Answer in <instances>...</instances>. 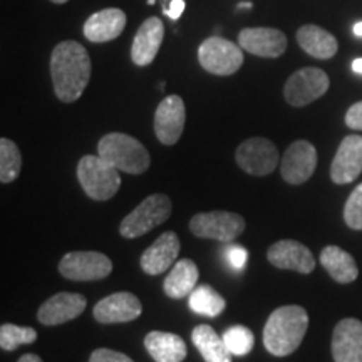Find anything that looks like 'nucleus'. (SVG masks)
Returning a JSON list of instances; mask_svg holds the SVG:
<instances>
[{
  "label": "nucleus",
  "instance_id": "nucleus-1",
  "mask_svg": "<svg viewBox=\"0 0 362 362\" xmlns=\"http://www.w3.org/2000/svg\"><path fill=\"white\" fill-rule=\"evenodd\" d=\"M51 76L62 103L78 101L90 79V57L84 45L76 40L57 44L51 56Z\"/></svg>",
  "mask_w": 362,
  "mask_h": 362
},
{
  "label": "nucleus",
  "instance_id": "nucleus-2",
  "mask_svg": "<svg viewBox=\"0 0 362 362\" xmlns=\"http://www.w3.org/2000/svg\"><path fill=\"white\" fill-rule=\"evenodd\" d=\"M309 327L304 307L284 305L272 312L264 327V346L272 356L285 357L296 352Z\"/></svg>",
  "mask_w": 362,
  "mask_h": 362
},
{
  "label": "nucleus",
  "instance_id": "nucleus-3",
  "mask_svg": "<svg viewBox=\"0 0 362 362\" xmlns=\"http://www.w3.org/2000/svg\"><path fill=\"white\" fill-rule=\"evenodd\" d=\"M98 155L129 175H141L151 165L148 149L138 139L124 133H110L103 136L98 144Z\"/></svg>",
  "mask_w": 362,
  "mask_h": 362
},
{
  "label": "nucleus",
  "instance_id": "nucleus-4",
  "mask_svg": "<svg viewBox=\"0 0 362 362\" xmlns=\"http://www.w3.org/2000/svg\"><path fill=\"white\" fill-rule=\"evenodd\" d=\"M78 180L84 193L96 202L115 197L121 187L119 170L104 161L99 155H88L78 163Z\"/></svg>",
  "mask_w": 362,
  "mask_h": 362
},
{
  "label": "nucleus",
  "instance_id": "nucleus-5",
  "mask_svg": "<svg viewBox=\"0 0 362 362\" xmlns=\"http://www.w3.org/2000/svg\"><path fill=\"white\" fill-rule=\"evenodd\" d=\"M171 215V200L166 194L156 193L139 203L131 214L123 218L119 225V233L124 238H138L146 235L153 228L165 223Z\"/></svg>",
  "mask_w": 362,
  "mask_h": 362
},
{
  "label": "nucleus",
  "instance_id": "nucleus-6",
  "mask_svg": "<svg viewBox=\"0 0 362 362\" xmlns=\"http://www.w3.org/2000/svg\"><path fill=\"white\" fill-rule=\"evenodd\" d=\"M202 67L215 76H232L243 64L242 47L223 37L203 40L198 49Z\"/></svg>",
  "mask_w": 362,
  "mask_h": 362
},
{
  "label": "nucleus",
  "instance_id": "nucleus-7",
  "mask_svg": "<svg viewBox=\"0 0 362 362\" xmlns=\"http://www.w3.org/2000/svg\"><path fill=\"white\" fill-rule=\"evenodd\" d=\"M189 230L194 237L218 240L230 243L245 230V220L242 215L232 211H206L198 214L189 220Z\"/></svg>",
  "mask_w": 362,
  "mask_h": 362
},
{
  "label": "nucleus",
  "instance_id": "nucleus-8",
  "mask_svg": "<svg viewBox=\"0 0 362 362\" xmlns=\"http://www.w3.org/2000/svg\"><path fill=\"white\" fill-rule=\"evenodd\" d=\"M329 76L319 67H304L288 78L284 88V96L293 107H302L322 98L329 89Z\"/></svg>",
  "mask_w": 362,
  "mask_h": 362
},
{
  "label": "nucleus",
  "instance_id": "nucleus-9",
  "mask_svg": "<svg viewBox=\"0 0 362 362\" xmlns=\"http://www.w3.org/2000/svg\"><path fill=\"white\" fill-rule=\"evenodd\" d=\"M59 272L67 280L90 282L106 279L112 272V262L99 252H69L61 259Z\"/></svg>",
  "mask_w": 362,
  "mask_h": 362
},
{
  "label": "nucleus",
  "instance_id": "nucleus-10",
  "mask_svg": "<svg viewBox=\"0 0 362 362\" xmlns=\"http://www.w3.org/2000/svg\"><path fill=\"white\" fill-rule=\"evenodd\" d=\"M235 160L245 173L265 176L277 168L279 149L267 138H250L237 148Z\"/></svg>",
  "mask_w": 362,
  "mask_h": 362
},
{
  "label": "nucleus",
  "instance_id": "nucleus-11",
  "mask_svg": "<svg viewBox=\"0 0 362 362\" xmlns=\"http://www.w3.org/2000/svg\"><path fill=\"white\" fill-rule=\"evenodd\" d=\"M185 121H187V111H185L183 99L176 94L163 99L155 112V134L160 143L166 146L178 143L183 134Z\"/></svg>",
  "mask_w": 362,
  "mask_h": 362
},
{
  "label": "nucleus",
  "instance_id": "nucleus-12",
  "mask_svg": "<svg viewBox=\"0 0 362 362\" xmlns=\"http://www.w3.org/2000/svg\"><path fill=\"white\" fill-rule=\"evenodd\" d=\"M317 168V151L309 141H296L287 148L280 163L282 178L291 185H302L314 175Z\"/></svg>",
  "mask_w": 362,
  "mask_h": 362
},
{
  "label": "nucleus",
  "instance_id": "nucleus-13",
  "mask_svg": "<svg viewBox=\"0 0 362 362\" xmlns=\"http://www.w3.org/2000/svg\"><path fill=\"white\" fill-rule=\"evenodd\" d=\"M143 312L141 300L131 292H116L94 305V319L101 324H123L138 319Z\"/></svg>",
  "mask_w": 362,
  "mask_h": 362
},
{
  "label": "nucleus",
  "instance_id": "nucleus-14",
  "mask_svg": "<svg viewBox=\"0 0 362 362\" xmlns=\"http://www.w3.org/2000/svg\"><path fill=\"white\" fill-rule=\"evenodd\" d=\"M238 44L243 51L259 57H280L287 49V37L282 30L270 27H248L238 34Z\"/></svg>",
  "mask_w": 362,
  "mask_h": 362
},
{
  "label": "nucleus",
  "instance_id": "nucleus-15",
  "mask_svg": "<svg viewBox=\"0 0 362 362\" xmlns=\"http://www.w3.org/2000/svg\"><path fill=\"white\" fill-rule=\"evenodd\" d=\"M362 173V136L351 134L342 139L332 166L330 178L336 185H347Z\"/></svg>",
  "mask_w": 362,
  "mask_h": 362
},
{
  "label": "nucleus",
  "instance_id": "nucleus-16",
  "mask_svg": "<svg viewBox=\"0 0 362 362\" xmlns=\"http://www.w3.org/2000/svg\"><path fill=\"white\" fill-rule=\"evenodd\" d=\"M267 259L280 270H296L310 274L315 269V259L304 243L296 240H280L267 252Z\"/></svg>",
  "mask_w": 362,
  "mask_h": 362
},
{
  "label": "nucleus",
  "instance_id": "nucleus-17",
  "mask_svg": "<svg viewBox=\"0 0 362 362\" xmlns=\"http://www.w3.org/2000/svg\"><path fill=\"white\" fill-rule=\"evenodd\" d=\"M84 296L81 293H71V292H61L52 296L51 298L44 302L37 310V319L40 324L44 325H59L74 320L79 317L86 309Z\"/></svg>",
  "mask_w": 362,
  "mask_h": 362
},
{
  "label": "nucleus",
  "instance_id": "nucleus-18",
  "mask_svg": "<svg viewBox=\"0 0 362 362\" xmlns=\"http://www.w3.org/2000/svg\"><path fill=\"white\" fill-rule=\"evenodd\" d=\"M180 238L175 232H165L143 252L139 264L148 275H160L176 264L180 255Z\"/></svg>",
  "mask_w": 362,
  "mask_h": 362
},
{
  "label": "nucleus",
  "instance_id": "nucleus-19",
  "mask_svg": "<svg viewBox=\"0 0 362 362\" xmlns=\"http://www.w3.org/2000/svg\"><path fill=\"white\" fill-rule=\"evenodd\" d=\"M163 37H165V25L158 17H149L141 24L134 35L131 45V59L136 66H149L160 51Z\"/></svg>",
  "mask_w": 362,
  "mask_h": 362
},
{
  "label": "nucleus",
  "instance_id": "nucleus-20",
  "mask_svg": "<svg viewBox=\"0 0 362 362\" xmlns=\"http://www.w3.org/2000/svg\"><path fill=\"white\" fill-rule=\"evenodd\" d=\"M332 356L336 362H362V322L344 319L332 334Z\"/></svg>",
  "mask_w": 362,
  "mask_h": 362
},
{
  "label": "nucleus",
  "instance_id": "nucleus-21",
  "mask_svg": "<svg viewBox=\"0 0 362 362\" xmlns=\"http://www.w3.org/2000/svg\"><path fill=\"white\" fill-rule=\"evenodd\" d=\"M126 13L121 8H104L89 17L84 24V35L90 42H110L123 34Z\"/></svg>",
  "mask_w": 362,
  "mask_h": 362
},
{
  "label": "nucleus",
  "instance_id": "nucleus-22",
  "mask_svg": "<svg viewBox=\"0 0 362 362\" xmlns=\"http://www.w3.org/2000/svg\"><path fill=\"white\" fill-rule=\"evenodd\" d=\"M144 347L156 362H181L187 357V344L171 332L153 330L144 337Z\"/></svg>",
  "mask_w": 362,
  "mask_h": 362
},
{
  "label": "nucleus",
  "instance_id": "nucleus-23",
  "mask_svg": "<svg viewBox=\"0 0 362 362\" xmlns=\"http://www.w3.org/2000/svg\"><path fill=\"white\" fill-rule=\"evenodd\" d=\"M297 42L309 56L315 59H330L336 56L339 44L332 34L322 27L309 24L297 30Z\"/></svg>",
  "mask_w": 362,
  "mask_h": 362
},
{
  "label": "nucleus",
  "instance_id": "nucleus-24",
  "mask_svg": "<svg viewBox=\"0 0 362 362\" xmlns=\"http://www.w3.org/2000/svg\"><path fill=\"white\" fill-rule=\"evenodd\" d=\"M320 264L329 272V275L339 284H351L354 282L359 275L354 257L349 252L342 250L341 247L329 245L320 252Z\"/></svg>",
  "mask_w": 362,
  "mask_h": 362
},
{
  "label": "nucleus",
  "instance_id": "nucleus-25",
  "mask_svg": "<svg viewBox=\"0 0 362 362\" xmlns=\"http://www.w3.org/2000/svg\"><path fill=\"white\" fill-rule=\"evenodd\" d=\"M200 272L193 260L181 259L173 265V269L165 279V293L170 298H183L189 297L194 288H197Z\"/></svg>",
  "mask_w": 362,
  "mask_h": 362
},
{
  "label": "nucleus",
  "instance_id": "nucleus-26",
  "mask_svg": "<svg viewBox=\"0 0 362 362\" xmlns=\"http://www.w3.org/2000/svg\"><path fill=\"white\" fill-rule=\"evenodd\" d=\"M192 341L205 362H232V354L226 349L223 337L210 325H197L192 332Z\"/></svg>",
  "mask_w": 362,
  "mask_h": 362
},
{
  "label": "nucleus",
  "instance_id": "nucleus-27",
  "mask_svg": "<svg viewBox=\"0 0 362 362\" xmlns=\"http://www.w3.org/2000/svg\"><path fill=\"white\" fill-rule=\"evenodd\" d=\"M225 298L208 284L197 285V288L189 293V309H192L194 314L216 317L225 310Z\"/></svg>",
  "mask_w": 362,
  "mask_h": 362
},
{
  "label": "nucleus",
  "instance_id": "nucleus-28",
  "mask_svg": "<svg viewBox=\"0 0 362 362\" xmlns=\"http://www.w3.org/2000/svg\"><path fill=\"white\" fill-rule=\"evenodd\" d=\"M22 170V155L17 144L8 138L0 139V181L12 183Z\"/></svg>",
  "mask_w": 362,
  "mask_h": 362
},
{
  "label": "nucleus",
  "instance_id": "nucleus-29",
  "mask_svg": "<svg viewBox=\"0 0 362 362\" xmlns=\"http://www.w3.org/2000/svg\"><path fill=\"white\" fill-rule=\"evenodd\" d=\"M37 339V332L33 327H22L16 324H2L0 327V347L2 351H16L17 347L33 344Z\"/></svg>",
  "mask_w": 362,
  "mask_h": 362
},
{
  "label": "nucleus",
  "instance_id": "nucleus-30",
  "mask_svg": "<svg viewBox=\"0 0 362 362\" xmlns=\"http://www.w3.org/2000/svg\"><path fill=\"white\" fill-rule=\"evenodd\" d=\"M223 341L226 349L230 351L232 356H247L248 352L253 349V344H255V337L253 332L245 325H232L223 332Z\"/></svg>",
  "mask_w": 362,
  "mask_h": 362
},
{
  "label": "nucleus",
  "instance_id": "nucleus-31",
  "mask_svg": "<svg viewBox=\"0 0 362 362\" xmlns=\"http://www.w3.org/2000/svg\"><path fill=\"white\" fill-rule=\"evenodd\" d=\"M344 220L349 228L362 230V183L347 198L344 206Z\"/></svg>",
  "mask_w": 362,
  "mask_h": 362
},
{
  "label": "nucleus",
  "instance_id": "nucleus-32",
  "mask_svg": "<svg viewBox=\"0 0 362 362\" xmlns=\"http://www.w3.org/2000/svg\"><path fill=\"white\" fill-rule=\"evenodd\" d=\"M223 255H225V260L228 262V265L232 267L233 270L242 272V270L247 267V262H248V250H247L245 247L238 245V243H232V242H230V245L225 248Z\"/></svg>",
  "mask_w": 362,
  "mask_h": 362
},
{
  "label": "nucleus",
  "instance_id": "nucleus-33",
  "mask_svg": "<svg viewBox=\"0 0 362 362\" xmlns=\"http://www.w3.org/2000/svg\"><path fill=\"white\" fill-rule=\"evenodd\" d=\"M89 362H134L123 352L111 349H96L90 354Z\"/></svg>",
  "mask_w": 362,
  "mask_h": 362
},
{
  "label": "nucleus",
  "instance_id": "nucleus-34",
  "mask_svg": "<svg viewBox=\"0 0 362 362\" xmlns=\"http://www.w3.org/2000/svg\"><path fill=\"white\" fill-rule=\"evenodd\" d=\"M346 124L351 129L362 131V101L352 104L346 112Z\"/></svg>",
  "mask_w": 362,
  "mask_h": 362
},
{
  "label": "nucleus",
  "instance_id": "nucleus-35",
  "mask_svg": "<svg viewBox=\"0 0 362 362\" xmlns=\"http://www.w3.org/2000/svg\"><path fill=\"white\" fill-rule=\"evenodd\" d=\"M183 11H185V0H171L170 6L165 7L166 16H168L171 21H178Z\"/></svg>",
  "mask_w": 362,
  "mask_h": 362
},
{
  "label": "nucleus",
  "instance_id": "nucleus-36",
  "mask_svg": "<svg viewBox=\"0 0 362 362\" xmlns=\"http://www.w3.org/2000/svg\"><path fill=\"white\" fill-rule=\"evenodd\" d=\"M17 362H44V361L35 354H24Z\"/></svg>",
  "mask_w": 362,
  "mask_h": 362
},
{
  "label": "nucleus",
  "instance_id": "nucleus-37",
  "mask_svg": "<svg viewBox=\"0 0 362 362\" xmlns=\"http://www.w3.org/2000/svg\"><path fill=\"white\" fill-rule=\"evenodd\" d=\"M352 69H354V72H357V74H362V57L356 59V61L352 62Z\"/></svg>",
  "mask_w": 362,
  "mask_h": 362
},
{
  "label": "nucleus",
  "instance_id": "nucleus-38",
  "mask_svg": "<svg viewBox=\"0 0 362 362\" xmlns=\"http://www.w3.org/2000/svg\"><path fill=\"white\" fill-rule=\"evenodd\" d=\"M354 34L357 35V37H362V22H357V24L354 25Z\"/></svg>",
  "mask_w": 362,
  "mask_h": 362
},
{
  "label": "nucleus",
  "instance_id": "nucleus-39",
  "mask_svg": "<svg viewBox=\"0 0 362 362\" xmlns=\"http://www.w3.org/2000/svg\"><path fill=\"white\" fill-rule=\"evenodd\" d=\"M238 8H252V4L250 2H240Z\"/></svg>",
  "mask_w": 362,
  "mask_h": 362
},
{
  "label": "nucleus",
  "instance_id": "nucleus-40",
  "mask_svg": "<svg viewBox=\"0 0 362 362\" xmlns=\"http://www.w3.org/2000/svg\"><path fill=\"white\" fill-rule=\"evenodd\" d=\"M51 2H54V4H66L67 0H51Z\"/></svg>",
  "mask_w": 362,
  "mask_h": 362
},
{
  "label": "nucleus",
  "instance_id": "nucleus-41",
  "mask_svg": "<svg viewBox=\"0 0 362 362\" xmlns=\"http://www.w3.org/2000/svg\"><path fill=\"white\" fill-rule=\"evenodd\" d=\"M156 2V0H148V4H149V6H153V4H155Z\"/></svg>",
  "mask_w": 362,
  "mask_h": 362
}]
</instances>
